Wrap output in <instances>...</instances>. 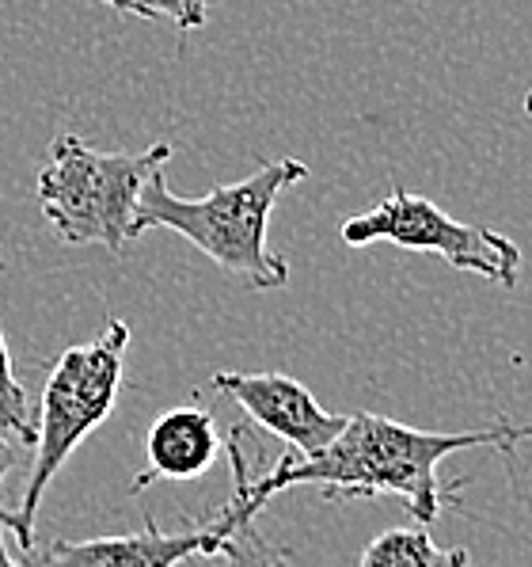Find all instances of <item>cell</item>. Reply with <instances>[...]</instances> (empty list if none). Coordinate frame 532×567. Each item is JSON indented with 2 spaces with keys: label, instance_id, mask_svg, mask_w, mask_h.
<instances>
[{
  "label": "cell",
  "instance_id": "1",
  "mask_svg": "<svg viewBox=\"0 0 532 567\" xmlns=\"http://www.w3.org/2000/svg\"><path fill=\"white\" fill-rule=\"evenodd\" d=\"M521 442H532V426L494 419L476 431L438 434L418 431V426L396 423V419L354 412L346 415V426L335 442L316 457H296L285 453L270 473H251V457L243 450V431H232L229 439V465H232V503L255 518L267 507L270 495L285 487H320L327 499H380L396 495L407 503L423 526L441 518L445 503L457 507V487H445L438 480V465L452 453L465 450H499L513 453Z\"/></svg>",
  "mask_w": 532,
  "mask_h": 567
},
{
  "label": "cell",
  "instance_id": "2",
  "mask_svg": "<svg viewBox=\"0 0 532 567\" xmlns=\"http://www.w3.org/2000/svg\"><path fill=\"white\" fill-rule=\"evenodd\" d=\"M304 179L309 164L285 156V161H267L248 179L213 187L206 198H179L164 172H156L137 203L134 240L148 229H171L237 282L251 290H282L290 282V264L267 248V225L278 198Z\"/></svg>",
  "mask_w": 532,
  "mask_h": 567
},
{
  "label": "cell",
  "instance_id": "3",
  "mask_svg": "<svg viewBox=\"0 0 532 567\" xmlns=\"http://www.w3.org/2000/svg\"><path fill=\"white\" fill-rule=\"evenodd\" d=\"M171 161V142L142 153H103L84 137L58 134L39 172V206L61 244H103L122 251L134 240V217L145 183Z\"/></svg>",
  "mask_w": 532,
  "mask_h": 567
},
{
  "label": "cell",
  "instance_id": "4",
  "mask_svg": "<svg viewBox=\"0 0 532 567\" xmlns=\"http://www.w3.org/2000/svg\"><path fill=\"white\" fill-rule=\"evenodd\" d=\"M126 347L129 324L126 320H111L92 343L69 347L54 362V370H50L46 389H42V404L34 412L39 439H34L28 487H23L20 507L8 514V534L15 537V545L23 553L34 548V518H39L50 480L61 473L69 453L115 412L122 373H126Z\"/></svg>",
  "mask_w": 532,
  "mask_h": 567
},
{
  "label": "cell",
  "instance_id": "5",
  "mask_svg": "<svg viewBox=\"0 0 532 567\" xmlns=\"http://www.w3.org/2000/svg\"><path fill=\"white\" fill-rule=\"evenodd\" d=\"M338 233L351 248L396 244L407 251H430V256H441L452 270H468V275L487 278L502 290L518 286L521 275V248L510 237L487 229V225L457 221L438 203L411 195V190H392L385 203L343 221Z\"/></svg>",
  "mask_w": 532,
  "mask_h": 567
},
{
  "label": "cell",
  "instance_id": "6",
  "mask_svg": "<svg viewBox=\"0 0 532 567\" xmlns=\"http://www.w3.org/2000/svg\"><path fill=\"white\" fill-rule=\"evenodd\" d=\"M232 514L217 511L202 526H187L176 534H164L145 518L142 534H118V537H95V540H50L23 553V567H179L195 556H221L225 540L237 534Z\"/></svg>",
  "mask_w": 532,
  "mask_h": 567
},
{
  "label": "cell",
  "instance_id": "7",
  "mask_svg": "<svg viewBox=\"0 0 532 567\" xmlns=\"http://www.w3.org/2000/svg\"><path fill=\"white\" fill-rule=\"evenodd\" d=\"M209 389L237 400L251 423L290 442L296 457L324 453L346 426V415L320 408V400L290 373H213Z\"/></svg>",
  "mask_w": 532,
  "mask_h": 567
},
{
  "label": "cell",
  "instance_id": "8",
  "mask_svg": "<svg viewBox=\"0 0 532 567\" xmlns=\"http://www.w3.org/2000/svg\"><path fill=\"white\" fill-rule=\"evenodd\" d=\"M145 457L148 468L137 476L134 495H142L145 487H153L156 480L168 484H187L213 468V461L221 457V431L217 419L198 404L171 408L153 423L145 439Z\"/></svg>",
  "mask_w": 532,
  "mask_h": 567
},
{
  "label": "cell",
  "instance_id": "9",
  "mask_svg": "<svg viewBox=\"0 0 532 567\" xmlns=\"http://www.w3.org/2000/svg\"><path fill=\"white\" fill-rule=\"evenodd\" d=\"M357 567H476L468 548H445L426 529L396 526L365 545Z\"/></svg>",
  "mask_w": 532,
  "mask_h": 567
},
{
  "label": "cell",
  "instance_id": "10",
  "mask_svg": "<svg viewBox=\"0 0 532 567\" xmlns=\"http://www.w3.org/2000/svg\"><path fill=\"white\" fill-rule=\"evenodd\" d=\"M0 434L20 446H31L34 450V408L28 400V389L20 385L12 370V354H8V343H4V328H0Z\"/></svg>",
  "mask_w": 532,
  "mask_h": 567
},
{
  "label": "cell",
  "instance_id": "11",
  "mask_svg": "<svg viewBox=\"0 0 532 567\" xmlns=\"http://www.w3.org/2000/svg\"><path fill=\"white\" fill-rule=\"evenodd\" d=\"M107 8L137 20H153V23H171L176 31H198L206 28L209 12H213L221 0H103Z\"/></svg>",
  "mask_w": 532,
  "mask_h": 567
},
{
  "label": "cell",
  "instance_id": "12",
  "mask_svg": "<svg viewBox=\"0 0 532 567\" xmlns=\"http://www.w3.org/2000/svg\"><path fill=\"white\" fill-rule=\"evenodd\" d=\"M221 556H225V567H290V556L278 545H270V537L255 522L237 526V534L225 540Z\"/></svg>",
  "mask_w": 532,
  "mask_h": 567
},
{
  "label": "cell",
  "instance_id": "13",
  "mask_svg": "<svg viewBox=\"0 0 532 567\" xmlns=\"http://www.w3.org/2000/svg\"><path fill=\"white\" fill-rule=\"evenodd\" d=\"M15 465H20V442H12V439L0 434V484H4V476L12 473Z\"/></svg>",
  "mask_w": 532,
  "mask_h": 567
},
{
  "label": "cell",
  "instance_id": "14",
  "mask_svg": "<svg viewBox=\"0 0 532 567\" xmlns=\"http://www.w3.org/2000/svg\"><path fill=\"white\" fill-rule=\"evenodd\" d=\"M4 529H8V511L0 507V567H23L20 560H15L12 553H8V540H4Z\"/></svg>",
  "mask_w": 532,
  "mask_h": 567
},
{
  "label": "cell",
  "instance_id": "15",
  "mask_svg": "<svg viewBox=\"0 0 532 567\" xmlns=\"http://www.w3.org/2000/svg\"><path fill=\"white\" fill-rule=\"evenodd\" d=\"M521 107H525V115L532 118V84H529V92H525V103H521Z\"/></svg>",
  "mask_w": 532,
  "mask_h": 567
}]
</instances>
